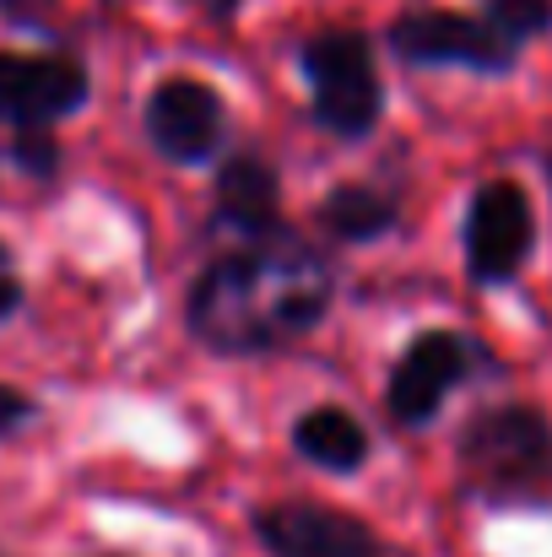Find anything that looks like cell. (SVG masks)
Segmentation results:
<instances>
[{"label":"cell","instance_id":"6da1fadb","mask_svg":"<svg viewBox=\"0 0 552 557\" xmlns=\"http://www.w3.org/2000/svg\"><path fill=\"white\" fill-rule=\"evenodd\" d=\"M336 298L331 260L309 244H293L282 233L249 238L233 255H217L184 304V320L200 347L228 358H255L304 342Z\"/></svg>","mask_w":552,"mask_h":557},{"label":"cell","instance_id":"7a4b0ae2","mask_svg":"<svg viewBox=\"0 0 552 557\" xmlns=\"http://www.w3.org/2000/svg\"><path fill=\"white\" fill-rule=\"evenodd\" d=\"M461 476L499 509H542L552 498V422L542 406H482L461 428Z\"/></svg>","mask_w":552,"mask_h":557},{"label":"cell","instance_id":"3957f363","mask_svg":"<svg viewBox=\"0 0 552 557\" xmlns=\"http://www.w3.org/2000/svg\"><path fill=\"white\" fill-rule=\"evenodd\" d=\"M298 65L309 82V103L320 131L342 141H364L379 131L384 114V82L373 65V44L358 27H320L298 44Z\"/></svg>","mask_w":552,"mask_h":557},{"label":"cell","instance_id":"277c9868","mask_svg":"<svg viewBox=\"0 0 552 557\" xmlns=\"http://www.w3.org/2000/svg\"><path fill=\"white\" fill-rule=\"evenodd\" d=\"M390 54L422 71H477V76H510L520 65V49L482 16V11H450V5H422L401 11L390 22Z\"/></svg>","mask_w":552,"mask_h":557},{"label":"cell","instance_id":"5b68a950","mask_svg":"<svg viewBox=\"0 0 552 557\" xmlns=\"http://www.w3.org/2000/svg\"><path fill=\"white\" fill-rule=\"evenodd\" d=\"M466 276L477 287H510L537 255V206L520 180H488L466 206Z\"/></svg>","mask_w":552,"mask_h":557},{"label":"cell","instance_id":"8992f818","mask_svg":"<svg viewBox=\"0 0 552 557\" xmlns=\"http://www.w3.org/2000/svg\"><path fill=\"white\" fill-rule=\"evenodd\" d=\"M477 369V347L461 336V331H422L390 369L384 384V406L401 428H428L444 400L471 379Z\"/></svg>","mask_w":552,"mask_h":557},{"label":"cell","instance_id":"52a82bcc","mask_svg":"<svg viewBox=\"0 0 552 557\" xmlns=\"http://www.w3.org/2000/svg\"><path fill=\"white\" fill-rule=\"evenodd\" d=\"M87 103V71L71 54L44 49H0V125L11 131H54L65 114Z\"/></svg>","mask_w":552,"mask_h":557},{"label":"cell","instance_id":"ba28073f","mask_svg":"<svg viewBox=\"0 0 552 557\" xmlns=\"http://www.w3.org/2000/svg\"><path fill=\"white\" fill-rule=\"evenodd\" d=\"M222 131H228V109H222V92L195 82V76H169L152 87L147 98V136L158 147V158L195 169V163H211L217 147H222Z\"/></svg>","mask_w":552,"mask_h":557},{"label":"cell","instance_id":"9c48e42d","mask_svg":"<svg viewBox=\"0 0 552 557\" xmlns=\"http://www.w3.org/2000/svg\"><path fill=\"white\" fill-rule=\"evenodd\" d=\"M255 536L271 557H384L364 520L326 504H271L255 515Z\"/></svg>","mask_w":552,"mask_h":557},{"label":"cell","instance_id":"30bf717a","mask_svg":"<svg viewBox=\"0 0 552 557\" xmlns=\"http://www.w3.org/2000/svg\"><path fill=\"white\" fill-rule=\"evenodd\" d=\"M217 222L244 238H266L282 227V185L266 158L238 152L217 169Z\"/></svg>","mask_w":552,"mask_h":557},{"label":"cell","instance_id":"8fae6325","mask_svg":"<svg viewBox=\"0 0 552 557\" xmlns=\"http://www.w3.org/2000/svg\"><path fill=\"white\" fill-rule=\"evenodd\" d=\"M293 449L320 471H358L368 460V428L347 406H309L293 428Z\"/></svg>","mask_w":552,"mask_h":557},{"label":"cell","instance_id":"7c38bea8","mask_svg":"<svg viewBox=\"0 0 552 557\" xmlns=\"http://www.w3.org/2000/svg\"><path fill=\"white\" fill-rule=\"evenodd\" d=\"M320 222L336 244H373L401 222V206H395V195H384L373 185H342L326 195Z\"/></svg>","mask_w":552,"mask_h":557},{"label":"cell","instance_id":"4fadbf2b","mask_svg":"<svg viewBox=\"0 0 552 557\" xmlns=\"http://www.w3.org/2000/svg\"><path fill=\"white\" fill-rule=\"evenodd\" d=\"M477 11H482L520 54H526V44H537V38L552 33V0H482Z\"/></svg>","mask_w":552,"mask_h":557},{"label":"cell","instance_id":"5bb4252c","mask_svg":"<svg viewBox=\"0 0 552 557\" xmlns=\"http://www.w3.org/2000/svg\"><path fill=\"white\" fill-rule=\"evenodd\" d=\"M11 158H16V169H22V174H38V180H49V174H54V163H60V147H54V136L38 125V131H16V141H11Z\"/></svg>","mask_w":552,"mask_h":557},{"label":"cell","instance_id":"9a60e30c","mask_svg":"<svg viewBox=\"0 0 552 557\" xmlns=\"http://www.w3.org/2000/svg\"><path fill=\"white\" fill-rule=\"evenodd\" d=\"M38 411H33V400L16 389V384H0V438H11V433H22L27 422H33Z\"/></svg>","mask_w":552,"mask_h":557},{"label":"cell","instance_id":"2e32d148","mask_svg":"<svg viewBox=\"0 0 552 557\" xmlns=\"http://www.w3.org/2000/svg\"><path fill=\"white\" fill-rule=\"evenodd\" d=\"M16 309H22V276H16V260H11V249L0 244V325H5Z\"/></svg>","mask_w":552,"mask_h":557},{"label":"cell","instance_id":"e0dca14e","mask_svg":"<svg viewBox=\"0 0 552 557\" xmlns=\"http://www.w3.org/2000/svg\"><path fill=\"white\" fill-rule=\"evenodd\" d=\"M44 5H49V0H0V11H5V16H38Z\"/></svg>","mask_w":552,"mask_h":557}]
</instances>
